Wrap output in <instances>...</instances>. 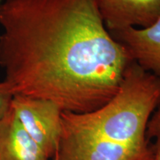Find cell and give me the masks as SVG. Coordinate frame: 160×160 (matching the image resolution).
Instances as JSON below:
<instances>
[{
  "instance_id": "obj_1",
  "label": "cell",
  "mask_w": 160,
  "mask_h": 160,
  "mask_svg": "<svg viewBox=\"0 0 160 160\" xmlns=\"http://www.w3.org/2000/svg\"><path fill=\"white\" fill-rule=\"evenodd\" d=\"M0 67L15 95L85 113L117 93L133 61L104 23L97 0H5Z\"/></svg>"
},
{
  "instance_id": "obj_2",
  "label": "cell",
  "mask_w": 160,
  "mask_h": 160,
  "mask_svg": "<svg viewBox=\"0 0 160 160\" xmlns=\"http://www.w3.org/2000/svg\"><path fill=\"white\" fill-rule=\"evenodd\" d=\"M159 104L160 79L133 61L116 94L103 106L85 113L62 111V131L147 148V126Z\"/></svg>"
},
{
  "instance_id": "obj_3",
  "label": "cell",
  "mask_w": 160,
  "mask_h": 160,
  "mask_svg": "<svg viewBox=\"0 0 160 160\" xmlns=\"http://www.w3.org/2000/svg\"><path fill=\"white\" fill-rule=\"evenodd\" d=\"M11 109L23 128L49 159L58 151L62 133V111L49 100L15 95Z\"/></svg>"
},
{
  "instance_id": "obj_4",
  "label": "cell",
  "mask_w": 160,
  "mask_h": 160,
  "mask_svg": "<svg viewBox=\"0 0 160 160\" xmlns=\"http://www.w3.org/2000/svg\"><path fill=\"white\" fill-rule=\"evenodd\" d=\"M149 155L148 147L123 145L62 131L54 157L57 160H141Z\"/></svg>"
},
{
  "instance_id": "obj_5",
  "label": "cell",
  "mask_w": 160,
  "mask_h": 160,
  "mask_svg": "<svg viewBox=\"0 0 160 160\" xmlns=\"http://www.w3.org/2000/svg\"><path fill=\"white\" fill-rule=\"evenodd\" d=\"M110 32L129 28H145L160 19V0H97Z\"/></svg>"
},
{
  "instance_id": "obj_6",
  "label": "cell",
  "mask_w": 160,
  "mask_h": 160,
  "mask_svg": "<svg viewBox=\"0 0 160 160\" xmlns=\"http://www.w3.org/2000/svg\"><path fill=\"white\" fill-rule=\"evenodd\" d=\"M142 68L160 79V19L145 28L110 32Z\"/></svg>"
},
{
  "instance_id": "obj_7",
  "label": "cell",
  "mask_w": 160,
  "mask_h": 160,
  "mask_svg": "<svg viewBox=\"0 0 160 160\" xmlns=\"http://www.w3.org/2000/svg\"><path fill=\"white\" fill-rule=\"evenodd\" d=\"M0 160H50L23 128L11 108L0 119Z\"/></svg>"
},
{
  "instance_id": "obj_8",
  "label": "cell",
  "mask_w": 160,
  "mask_h": 160,
  "mask_svg": "<svg viewBox=\"0 0 160 160\" xmlns=\"http://www.w3.org/2000/svg\"><path fill=\"white\" fill-rule=\"evenodd\" d=\"M151 160H160V104L151 117L146 130Z\"/></svg>"
},
{
  "instance_id": "obj_9",
  "label": "cell",
  "mask_w": 160,
  "mask_h": 160,
  "mask_svg": "<svg viewBox=\"0 0 160 160\" xmlns=\"http://www.w3.org/2000/svg\"><path fill=\"white\" fill-rule=\"evenodd\" d=\"M14 93L5 80L0 81V119L8 113L11 108Z\"/></svg>"
},
{
  "instance_id": "obj_10",
  "label": "cell",
  "mask_w": 160,
  "mask_h": 160,
  "mask_svg": "<svg viewBox=\"0 0 160 160\" xmlns=\"http://www.w3.org/2000/svg\"><path fill=\"white\" fill-rule=\"evenodd\" d=\"M141 160H151V153H150V155L148 156V157H147L144 158V159H141Z\"/></svg>"
},
{
  "instance_id": "obj_11",
  "label": "cell",
  "mask_w": 160,
  "mask_h": 160,
  "mask_svg": "<svg viewBox=\"0 0 160 160\" xmlns=\"http://www.w3.org/2000/svg\"><path fill=\"white\" fill-rule=\"evenodd\" d=\"M4 1H5V0H0V5H2V3Z\"/></svg>"
},
{
  "instance_id": "obj_12",
  "label": "cell",
  "mask_w": 160,
  "mask_h": 160,
  "mask_svg": "<svg viewBox=\"0 0 160 160\" xmlns=\"http://www.w3.org/2000/svg\"><path fill=\"white\" fill-rule=\"evenodd\" d=\"M53 160H57V158L54 157V158H53Z\"/></svg>"
}]
</instances>
